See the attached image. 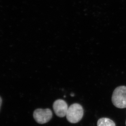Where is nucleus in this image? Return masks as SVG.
I'll use <instances>...</instances> for the list:
<instances>
[{
  "instance_id": "nucleus-5",
  "label": "nucleus",
  "mask_w": 126,
  "mask_h": 126,
  "mask_svg": "<svg viewBox=\"0 0 126 126\" xmlns=\"http://www.w3.org/2000/svg\"><path fill=\"white\" fill-rule=\"evenodd\" d=\"M97 126H115L114 122L107 118L99 119L97 123Z\"/></svg>"
},
{
  "instance_id": "nucleus-6",
  "label": "nucleus",
  "mask_w": 126,
  "mask_h": 126,
  "mask_svg": "<svg viewBox=\"0 0 126 126\" xmlns=\"http://www.w3.org/2000/svg\"><path fill=\"white\" fill-rule=\"evenodd\" d=\"M1 103H2V99H1V97H0V108L1 107Z\"/></svg>"
},
{
  "instance_id": "nucleus-3",
  "label": "nucleus",
  "mask_w": 126,
  "mask_h": 126,
  "mask_svg": "<svg viewBox=\"0 0 126 126\" xmlns=\"http://www.w3.org/2000/svg\"><path fill=\"white\" fill-rule=\"evenodd\" d=\"M52 113L49 109H38L35 110L33 117L35 121L39 124H43L47 123L52 118Z\"/></svg>"
},
{
  "instance_id": "nucleus-1",
  "label": "nucleus",
  "mask_w": 126,
  "mask_h": 126,
  "mask_svg": "<svg viewBox=\"0 0 126 126\" xmlns=\"http://www.w3.org/2000/svg\"><path fill=\"white\" fill-rule=\"evenodd\" d=\"M112 101L115 107L120 109L126 108V86H118L114 90Z\"/></svg>"
},
{
  "instance_id": "nucleus-2",
  "label": "nucleus",
  "mask_w": 126,
  "mask_h": 126,
  "mask_svg": "<svg viewBox=\"0 0 126 126\" xmlns=\"http://www.w3.org/2000/svg\"><path fill=\"white\" fill-rule=\"evenodd\" d=\"M84 115V110L80 104L75 103L72 104L68 109L67 113V119L72 123H76L80 121Z\"/></svg>"
},
{
  "instance_id": "nucleus-7",
  "label": "nucleus",
  "mask_w": 126,
  "mask_h": 126,
  "mask_svg": "<svg viewBox=\"0 0 126 126\" xmlns=\"http://www.w3.org/2000/svg\"></svg>"
},
{
  "instance_id": "nucleus-4",
  "label": "nucleus",
  "mask_w": 126,
  "mask_h": 126,
  "mask_svg": "<svg viewBox=\"0 0 126 126\" xmlns=\"http://www.w3.org/2000/svg\"><path fill=\"white\" fill-rule=\"evenodd\" d=\"M53 108L56 115L62 118L66 115L68 111V105L63 99H57L54 102Z\"/></svg>"
}]
</instances>
